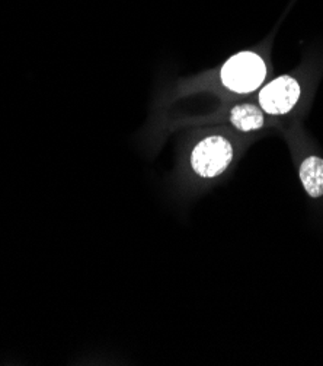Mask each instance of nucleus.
<instances>
[{
	"label": "nucleus",
	"instance_id": "nucleus-1",
	"mask_svg": "<svg viewBox=\"0 0 323 366\" xmlns=\"http://www.w3.org/2000/svg\"><path fill=\"white\" fill-rule=\"evenodd\" d=\"M267 76L264 60L252 51H242L230 57L222 69L223 85L236 94L254 92Z\"/></svg>",
	"mask_w": 323,
	"mask_h": 366
},
{
	"label": "nucleus",
	"instance_id": "nucleus-5",
	"mask_svg": "<svg viewBox=\"0 0 323 366\" xmlns=\"http://www.w3.org/2000/svg\"><path fill=\"white\" fill-rule=\"evenodd\" d=\"M230 122L240 132H254L264 126V116L258 107L252 104H240L232 109Z\"/></svg>",
	"mask_w": 323,
	"mask_h": 366
},
{
	"label": "nucleus",
	"instance_id": "nucleus-4",
	"mask_svg": "<svg viewBox=\"0 0 323 366\" xmlns=\"http://www.w3.org/2000/svg\"><path fill=\"white\" fill-rule=\"evenodd\" d=\"M300 179L307 194L313 199L323 196V159L309 157L300 167Z\"/></svg>",
	"mask_w": 323,
	"mask_h": 366
},
{
	"label": "nucleus",
	"instance_id": "nucleus-3",
	"mask_svg": "<svg viewBox=\"0 0 323 366\" xmlns=\"http://www.w3.org/2000/svg\"><path fill=\"white\" fill-rule=\"evenodd\" d=\"M300 85L292 76H280L260 92V104L268 114L282 116L294 108L300 98Z\"/></svg>",
	"mask_w": 323,
	"mask_h": 366
},
{
	"label": "nucleus",
	"instance_id": "nucleus-2",
	"mask_svg": "<svg viewBox=\"0 0 323 366\" xmlns=\"http://www.w3.org/2000/svg\"><path fill=\"white\" fill-rule=\"evenodd\" d=\"M233 159V146L222 136L200 142L191 155L193 169L202 178H214L226 171Z\"/></svg>",
	"mask_w": 323,
	"mask_h": 366
}]
</instances>
